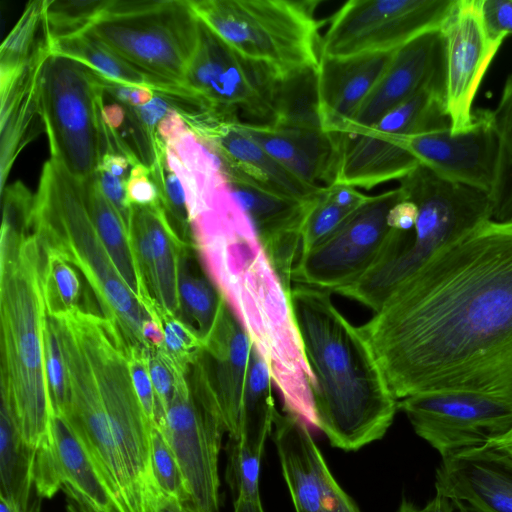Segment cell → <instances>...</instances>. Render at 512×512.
<instances>
[{
    "instance_id": "cell-17",
    "label": "cell",
    "mask_w": 512,
    "mask_h": 512,
    "mask_svg": "<svg viewBox=\"0 0 512 512\" xmlns=\"http://www.w3.org/2000/svg\"><path fill=\"white\" fill-rule=\"evenodd\" d=\"M444 93L452 134L473 123V101L499 47L487 38L476 0H457L442 25Z\"/></svg>"
},
{
    "instance_id": "cell-33",
    "label": "cell",
    "mask_w": 512,
    "mask_h": 512,
    "mask_svg": "<svg viewBox=\"0 0 512 512\" xmlns=\"http://www.w3.org/2000/svg\"><path fill=\"white\" fill-rule=\"evenodd\" d=\"M194 246L182 250L178 269L179 317L193 327L203 341L210 334L219 314L223 296L191 254Z\"/></svg>"
},
{
    "instance_id": "cell-57",
    "label": "cell",
    "mask_w": 512,
    "mask_h": 512,
    "mask_svg": "<svg viewBox=\"0 0 512 512\" xmlns=\"http://www.w3.org/2000/svg\"><path fill=\"white\" fill-rule=\"evenodd\" d=\"M41 511V497H39L35 490L26 506H19L3 497H0V512H40Z\"/></svg>"
},
{
    "instance_id": "cell-51",
    "label": "cell",
    "mask_w": 512,
    "mask_h": 512,
    "mask_svg": "<svg viewBox=\"0 0 512 512\" xmlns=\"http://www.w3.org/2000/svg\"><path fill=\"white\" fill-rule=\"evenodd\" d=\"M416 218V205L404 197L390 210L388 224L393 229L402 232H411L414 229Z\"/></svg>"
},
{
    "instance_id": "cell-15",
    "label": "cell",
    "mask_w": 512,
    "mask_h": 512,
    "mask_svg": "<svg viewBox=\"0 0 512 512\" xmlns=\"http://www.w3.org/2000/svg\"><path fill=\"white\" fill-rule=\"evenodd\" d=\"M89 362L127 482L131 512H146L153 483L151 426L135 392L128 357L117 346L94 351Z\"/></svg>"
},
{
    "instance_id": "cell-56",
    "label": "cell",
    "mask_w": 512,
    "mask_h": 512,
    "mask_svg": "<svg viewBox=\"0 0 512 512\" xmlns=\"http://www.w3.org/2000/svg\"><path fill=\"white\" fill-rule=\"evenodd\" d=\"M102 116L108 128L118 131L123 126L127 117L126 106L118 102L113 104H104Z\"/></svg>"
},
{
    "instance_id": "cell-47",
    "label": "cell",
    "mask_w": 512,
    "mask_h": 512,
    "mask_svg": "<svg viewBox=\"0 0 512 512\" xmlns=\"http://www.w3.org/2000/svg\"><path fill=\"white\" fill-rule=\"evenodd\" d=\"M128 363L132 383L142 408L150 421H155V396L148 366V349L128 346Z\"/></svg>"
},
{
    "instance_id": "cell-58",
    "label": "cell",
    "mask_w": 512,
    "mask_h": 512,
    "mask_svg": "<svg viewBox=\"0 0 512 512\" xmlns=\"http://www.w3.org/2000/svg\"><path fill=\"white\" fill-rule=\"evenodd\" d=\"M234 512H265L261 497L238 496L234 500Z\"/></svg>"
},
{
    "instance_id": "cell-20",
    "label": "cell",
    "mask_w": 512,
    "mask_h": 512,
    "mask_svg": "<svg viewBox=\"0 0 512 512\" xmlns=\"http://www.w3.org/2000/svg\"><path fill=\"white\" fill-rule=\"evenodd\" d=\"M70 382V405L64 415L79 435L113 494L119 512H131L124 472L110 432L93 370L81 344L63 345Z\"/></svg>"
},
{
    "instance_id": "cell-31",
    "label": "cell",
    "mask_w": 512,
    "mask_h": 512,
    "mask_svg": "<svg viewBox=\"0 0 512 512\" xmlns=\"http://www.w3.org/2000/svg\"><path fill=\"white\" fill-rule=\"evenodd\" d=\"M80 182L88 213L113 263L139 303L150 310L157 304L139 272L125 222L103 194L97 173Z\"/></svg>"
},
{
    "instance_id": "cell-18",
    "label": "cell",
    "mask_w": 512,
    "mask_h": 512,
    "mask_svg": "<svg viewBox=\"0 0 512 512\" xmlns=\"http://www.w3.org/2000/svg\"><path fill=\"white\" fill-rule=\"evenodd\" d=\"M404 146L439 177L490 193L499 155L492 110L474 111L472 126L464 132L434 128L407 137Z\"/></svg>"
},
{
    "instance_id": "cell-34",
    "label": "cell",
    "mask_w": 512,
    "mask_h": 512,
    "mask_svg": "<svg viewBox=\"0 0 512 512\" xmlns=\"http://www.w3.org/2000/svg\"><path fill=\"white\" fill-rule=\"evenodd\" d=\"M270 370L253 345L243 393L239 438L250 448L263 450L277 412Z\"/></svg>"
},
{
    "instance_id": "cell-6",
    "label": "cell",
    "mask_w": 512,
    "mask_h": 512,
    "mask_svg": "<svg viewBox=\"0 0 512 512\" xmlns=\"http://www.w3.org/2000/svg\"><path fill=\"white\" fill-rule=\"evenodd\" d=\"M32 230L85 277L102 309L128 346L146 348L143 324L151 316L118 272L84 202L81 182L60 163L47 160L41 171Z\"/></svg>"
},
{
    "instance_id": "cell-26",
    "label": "cell",
    "mask_w": 512,
    "mask_h": 512,
    "mask_svg": "<svg viewBox=\"0 0 512 512\" xmlns=\"http://www.w3.org/2000/svg\"><path fill=\"white\" fill-rule=\"evenodd\" d=\"M252 341L223 298L216 322L198 357L221 410L227 433L239 437L240 414Z\"/></svg>"
},
{
    "instance_id": "cell-41",
    "label": "cell",
    "mask_w": 512,
    "mask_h": 512,
    "mask_svg": "<svg viewBox=\"0 0 512 512\" xmlns=\"http://www.w3.org/2000/svg\"><path fill=\"white\" fill-rule=\"evenodd\" d=\"M151 470L153 482L160 491L193 508L179 461L155 423L151 426Z\"/></svg>"
},
{
    "instance_id": "cell-9",
    "label": "cell",
    "mask_w": 512,
    "mask_h": 512,
    "mask_svg": "<svg viewBox=\"0 0 512 512\" xmlns=\"http://www.w3.org/2000/svg\"><path fill=\"white\" fill-rule=\"evenodd\" d=\"M105 91L98 76L73 59L51 54L41 80L42 118L51 159L79 181L97 173L107 151L102 116Z\"/></svg>"
},
{
    "instance_id": "cell-37",
    "label": "cell",
    "mask_w": 512,
    "mask_h": 512,
    "mask_svg": "<svg viewBox=\"0 0 512 512\" xmlns=\"http://www.w3.org/2000/svg\"><path fill=\"white\" fill-rule=\"evenodd\" d=\"M158 190L159 204L172 229L186 245L193 246L191 219L183 183L166 161V148L159 145L149 168Z\"/></svg>"
},
{
    "instance_id": "cell-49",
    "label": "cell",
    "mask_w": 512,
    "mask_h": 512,
    "mask_svg": "<svg viewBox=\"0 0 512 512\" xmlns=\"http://www.w3.org/2000/svg\"><path fill=\"white\" fill-rule=\"evenodd\" d=\"M97 176L103 194L115 207L128 228L131 204L127 198L126 181L100 169L97 171Z\"/></svg>"
},
{
    "instance_id": "cell-19",
    "label": "cell",
    "mask_w": 512,
    "mask_h": 512,
    "mask_svg": "<svg viewBox=\"0 0 512 512\" xmlns=\"http://www.w3.org/2000/svg\"><path fill=\"white\" fill-rule=\"evenodd\" d=\"M272 439L295 512H361L342 489L299 416L276 412Z\"/></svg>"
},
{
    "instance_id": "cell-3",
    "label": "cell",
    "mask_w": 512,
    "mask_h": 512,
    "mask_svg": "<svg viewBox=\"0 0 512 512\" xmlns=\"http://www.w3.org/2000/svg\"><path fill=\"white\" fill-rule=\"evenodd\" d=\"M332 294L296 284L290 302L315 380L317 428L331 446L357 451L383 438L399 410V400L360 328L336 308Z\"/></svg>"
},
{
    "instance_id": "cell-24",
    "label": "cell",
    "mask_w": 512,
    "mask_h": 512,
    "mask_svg": "<svg viewBox=\"0 0 512 512\" xmlns=\"http://www.w3.org/2000/svg\"><path fill=\"white\" fill-rule=\"evenodd\" d=\"M51 54L50 39L45 34L31 58L23 66L0 73L1 191L6 187L8 175L22 150L39 134L45 132L41 80L44 65Z\"/></svg>"
},
{
    "instance_id": "cell-1",
    "label": "cell",
    "mask_w": 512,
    "mask_h": 512,
    "mask_svg": "<svg viewBox=\"0 0 512 512\" xmlns=\"http://www.w3.org/2000/svg\"><path fill=\"white\" fill-rule=\"evenodd\" d=\"M359 328L398 400L512 365V223L438 252Z\"/></svg>"
},
{
    "instance_id": "cell-55",
    "label": "cell",
    "mask_w": 512,
    "mask_h": 512,
    "mask_svg": "<svg viewBox=\"0 0 512 512\" xmlns=\"http://www.w3.org/2000/svg\"><path fill=\"white\" fill-rule=\"evenodd\" d=\"M130 167H132V164L127 157L116 153H105L100 161L98 170H105L127 181L131 170Z\"/></svg>"
},
{
    "instance_id": "cell-5",
    "label": "cell",
    "mask_w": 512,
    "mask_h": 512,
    "mask_svg": "<svg viewBox=\"0 0 512 512\" xmlns=\"http://www.w3.org/2000/svg\"><path fill=\"white\" fill-rule=\"evenodd\" d=\"M399 183L404 197L417 207L414 229H393L364 275L336 292L374 313L434 255L492 220L487 192L445 180L422 164Z\"/></svg>"
},
{
    "instance_id": "cell-27",
    "label": "cell",
    "mask_w": 512,
    "mask_h": 512,
    "mask_svg": "<svg viewBox=\"0 0 512 512\" xmlns=\"http://www.w3.org/2000/svg\"><path fill=\"white\" fill-rule=\"evenodd\" d=\"M393 53L320 56L316 92L318 117L323 130L345 133L361 104L385 72Z\"/></svg>"
},
{
    "instance_id": "cell-16",
    "label": "cell",
    "mask_w": 512,
    "mask_h": 512,
    "mask_svg": "<svg viewBox=\"0 0 512 512\" xmlns=\"http://www.w3.org/2000/svg\"><path fill=\"white\" fill-rule=\"evenodd\" d=\"M33 485L41 498L64 491L84 512H119L86 446L64 416L51 415L48 433L36 450Z\"/></svg>"
},
{
    "instance_id": "cell-61",
    "label": "cell",
    "mask_w": 512,
    "mask_h": 512,
    "mask_svg": "<svg viewBox=\"0 0 512 512\" xmlns=\"http://www.w3.org/2000/svg\"><path fill=\"white\" fill-rule=\"evenodd\" d=\"M67 512H84L75 503L69 502L67 505Z\"/></svg>"
},
{
    "instance_id": "cell-53",
    "label": "cell",
    "mask_w": 512,
    "mask_h": 512,
    "mask_svg": "<svg viewBox=\"0 0 512 512\" xmlns=\"http://www.w3.org/2000/svg\"><path fill=\"white\" fill-rule=\"evenodd\" d=\"M325 191L336 204L350 210H355L368 198L357 188L340 183L325 187Z\"/></svg>"
},
{
    "instance_id": "cell-4",
    "label": "cell",
    "mask_w": 512,
    "mask_h": 512,
    "mask_svg": "<svg viewBox=\"0 0 512 512\" xmlns=\"http://www.w3.org/2000/svg\"><path fill=\"white\" fill-rule=\"evenodd\" d=\"M42 271L43 250L33 230L2 224L1 399L35 450L48 433L52 415L44 368Z\"/></svg>"
},
{
    "instance_id": "cell-40",
    "label": "cell",
    "mask_w": 512,
    "mask_h": 512,
    "mask_svg": "<svg viewBox=\"0 0 512 512\" xmlns=\"http://www.w3.org/2000/svg\"><path fill=\"white\" fill-rule=\"evenodd\" d=\"M44 368L52 414L64 416L70 405L69 375L54 319L48 314L44 326Z\"/></svg>"
},
{
    "instance_id": "cell-38",
    "label": "cell",
    "mask_w": 512,
    "mask_h": 512,
    "mask_svg": "<svg viewBox=\"0 0 512 512\" xmlns=\"http://www.w3.org/2000/svg\"><path fill=\"white\" fill-rule=\"evenodd\" d=\"M110 0H45L44 26L50 41L87 32L105 13Z\"/></svg>"
},
{
    "instance_id": "cell-28",
    "label": "cell",
    "mask_w": 512,
    "mask_h": 512,
    "mask_svg": "<svg viewBox=\"0 0 512 512\" xmlns=\"http://www.w3.org/2000/svg\"><path fill=\"white\" fill-rule=\"evenodd\" d=\"M241 127L302 182L318 188L335 182L340 156L339 134L307 124Z\"/></svg>"
},
{
    "instance_id": "cell-12",
    "label": "cell",
    "mask_w": 512,
    "mask_h": 512,
    "mask_svg": "<svg viewBox=\"0 0 512 512\" xmlns=\"http://www.w3.org/2000/svg\"><path fill=\"white\" fill-rule=\"evenodd\" d=\"M156 425L179 461L193 509L219 512L218 459L227 428L198 360L178 378L164 419Z\"/></svg>"
},
{
    "instance_id": "cell-13",
    "label": "cell",
    "mask_w": 512,
    "mask_h": 512,
    "mask_svg": "<svg viewBox=\"0 0 512 512\" xmlns=\"http://www.w3.org/2000/svg\"><path fill=\"white\" fill-rule=\"evenodd\" d=\"M457 0H351L331 18L320 56L388 53L440 30Z\"/></svg>"
},
{
    "instance_id": "cell-42",
    "label": "cell",
    "mask_w": 512,
    "mask_h": 512,
    "mask_svg": "<svg viewBox=\"0 0 512 512\" xmlns=\"http://www.w3.org/2000/svg\"><path fill=\"white\" fill-rule=\"evenodd\" d=\"M164 340L158 350L174 369L188 375L191 367L197 361L204 347V341L199 333L180 317L162 314Z\"/></svg>"
},
{
    "instance_id": "cell-29",
    "label": "cell",
    "mask_w": 512,
    "mask_h": 512,
    "mask_svg": "<svg viewBox=\"0 0 512 512\" xmlns=\"http://www.w3.org/2000/svg\"><path fill=\"white\" fill-rule=\"evenodd\" d=\"M339 135L340 156L334 183L369 190L384 182L399 181L420 164L401 140L372 131Z\"/></svg>"
},
{
    "instance_id": "cell-7",
    "label": "cell",
    "mask_w": 512,
    "mask_h": 512,
    "mask_svg": "<svg viewBox=\"0 0 512 512\" xmlns=\"http://www.w3.org/2000/svg\"><path fill=\"white\" fill-rule=\"evenodd\" d=\"M198 19L241 56L284 79L320 59L315 1L189 0Z\"/></svg>"
},
{
    "instance_id": "cell-11",
    "label": "cell",
    "mask_w": 512,
    "mask_h": 512,
    "mask_svg": "<svg viewBox=\"0 0 512 512\" xmlns=\"http://www.w3.org/2000/svg\"><path fill=\"white\" fill-rule=\"evenodd\" d=\"M398 409L441 458L490 443L512 429V365L465 389L403 398Z\"/></svg>"
},
{
    "instance_id": "cell-8",
    "label": "cell",
    "mask_w": 512,
    "mask_h": 512,
    "mask_svg": "<svg viewBox=\"0 0 512 512\" xmlns=\"http://www.w3.org/2000/svg\"><path fill=\"white\" fill-rule=\"evenodd\" d=\"M87 32L141 70L183 85L200 21L189 0H110Z\"/></svg>"
},
{
    "instance_id": "cell-52",
    "label": "cell",
    "mask_w": 512,
    "mask_h": 512,
    "mask_svg": "<svg viewBox=\"0 0 512 512\" xmlns=\"http://www.w3.org/2000/svg\"><path fill=\"white\" fill-rule=\"evenodd\" d=\"M146 512H197L195 509L163 493L151 484L147 494Z\"/></svg>"
},
{
    "instance_id": "cell-14",
    "label": "cell",
    "mask_w": 512,
    "mask_h": 512,
    "mask_svg": "<svg viewBox=\"0 0 512 512\" xmlns=\"http://www.w3.org/2000/svg\"><path fill=\"white\" fill-rule=\"evenodd\" d=\"M404 198L400 187L368 196L325 240L300 254L292 282L336 293L371 267L391 227L390 210Z\"/></svg>"
},
{
    "instance_id": "cell-44",
    "label": "cell",
    "mask_w": 512,
    "mask_h": 512,
    "mask_svg": "<svg viewBox=\"0 0 512 512\" xmlns=\"http://www.w3.org/2000/svg\"><path fill=\"white\" fill-rule=\"evenodd\" d=\"M354 210L336 204L325 191V187L314 197L306 214L300 254H303L332 234Z\"/></svg>"
},
{
    "instance_id": "cell-10",
    "label": "cell",
    "mask_w": 512,
    "mask_h": 512,
    "mask_svg": "<svg viewBox=\"0 0 512 512\" xmlns=\"http://www.w3.org/2000/svg\"><path fill=\"white\" fill-rule=\"evenodd\" d=\"M284 80L267 66L235 52L200 21L198 45L183 86L216 120L244 127L277 125L282 117Z\"/></svg>"
},
{
    "instance_id": "cell-45",
    "label": "cell",
    "mask_w": 512,
    "mask_h": 512,
    "mask_svg": "<svg viewBox=\"0 0 512 512\" xmlns=\"http://www.w3.org/2000/svg\"><path fill=\"white\" fill-rule=\"evenodd\" d=\"M149 373L155 396V424L164 419L172 400L177 380L186 376L177 372L158 350H148Z\"/></svg>"
},
{
    "instance_id": "cell-46",
    "label": "cell",
    "mask_w": 512,
    "mask_h": 512,
    "mask_svg": "<svg viewBox=\"0 0 512 512\" xmlns=\"http://www.w3.org/2000/svg\"><path fill=\"white\" fill-rule=\"evenodd\" d=\"M476 5L488 40L500 48L512 34V0H476Z\"/></svg>"
},
{
    "instance_id": "cell-32",
    "label": "cell",
    "mask_w": 512,
    "mask_h": 512,
    "mask_svg": "<svg viewBox=\"0 0 512 512\" xmlns=\"http://www.w3.org/2000/svg\"><path fill=\"white\" fill-rule=\"evenodd\" d=\"M36 450L24 439L9 407L1 399L0 409V497L26 506L33 493Z\"/></svg>"
},
{
    "instance_id": "cell-25",
    "label": "cell",
    "mask_w": 512,
    "mask_h": 512,
    "mask_svg": "<svg viewBox=\"0 0 512 512\" xmlns=\"http://www.w3.org/2000/svg\"><path fill=\"white\" fill-rule=\"evenodd\" d=\"M128 232L143 282L162 314L180 315L178 269L186 245L160 204L131 205Z\"/></svg>"
},
{
    "instance_id": "cell-2",
    "label": "cell",
    "mask_w": 512,
    "mask_h": 512,
    "mask_svg": "<svg viewBox=\"0 0 512 512\" xmlns=\"http://www.w3.org/2000/svg\"><path fill=\"white\" fill-rule=\"evenodd\" d=\"M198 258L270 370L283 411L317 427L308 365L286 289L250 220L225 193L191 220Z\"/></svg>"
},
{
    "instance_id": "cell-39",
    "label": "cell",
    "mask_w": 512,
    "mask_h": 512,
    "mask_svg": "<svg viewBox=\"0 0 512 512\" xmlns=\"http://www.w3.org/2000/svg\"><path fill=\"white\" fill-rule=\"evenodd\" d=\"M45 0L30 1L0 47V73L23 66L44 38Z\"/></svg>"
},
{
    "instance_id": "cell-21",
    "label": "cell",
    "mask_w": 512,
    "mask_h": 512,
    "mask_svg": "<svg viewBox=\"0 0 512 512\" xmlns=\"http://www.w3.org/2000/svg\"><path fill=\"white\" fill-rule=\"evenodd\" d=\"M444 82V44L440 30L427 32L398 50L343 134H363L384 115L422 89Z\"/></svg>"
},
{
    "instance_id": "cell-59",
    "label": "cell",
    "mask_w": 512,
    "mask_h": 512,
    "mask_svg": "<svg viewBox=\"0 0 512 512\" xmlns=\"http://www.w3.org/2000/svg\"><path fill=\"white\" fill-rule=\"evenodd\" d=\"M487 444L498 447L512 458V429L502 437Z\"/></svg>"
},
{
    "instance_id": "cell-60",
    "label": "cell",
    "mask_w": 512,
    "mask_h": 512,
    "mask_svg": "<svg viewBox=\"0 0 512 512\" xmlns=\"http://www.w3.org/2000/svg\"><path fill=\"white\" fill-rule=\"evenodd\" d=\"M454 502H455L454 512H472L468 509V507L465 504L458 502V501H454Z\"/></svg>"
},
{
    "instance_id": "cell-54",
    "label": "cell",
    "mask_w": 512,
    "mask_h": 512,
    "mask_svg": "<svg viewBox=\"0 0 512 512\" xmlns=\"http://www.w3.org/2000/svg\"><path fill=\"white\" fill-rule=\"evenodd\" d=\"M454 510L455 502L451 498L436 492L434 497L422 508L403 497L396 512H454Z\"/></svg>"
},
{
    "instance_id": "cell-48",
    "label": "cell",
    "mask_w": 512,
    "mask_h": 512,
    "mask_svg": "<svg viewBox=\"0 0 512 512\" xmlns=\"http://www.w3.org/2000/svg\"><path fill=\"white\" fill-rule=\"evenodd\" d=\"M126 193L130 204L154 205L159 203L158 190L150 169L142 163L131 167L126 181Z\"/></svg>"
},
{
    "instance_id": "cell-22",
    "label": "cell",
    "mask_w": 512,
    "mask_h": 512,
    "mask_svg": "<svg viewBox=\"0 0 512 512\" xmlns=\"http://www.w3.org/2000/svg\"><path fill=\"white\" fill-rule=\"evenodd\" d=\"M232 196L250 220L274 269L291 292V274L300 255L302 227L312 200L264 189L236 175H226Z\"/></svg>"
},
{
    "instance_id": "cell-43",
    "label": "cell",
    "mask_w": 512,
    "mask_h": 512,
    "mask_svg": "<svg viewBox=\"0 0 512 512\" xmlns=\"http://www.w3.org/2000/svg\"><path fill=\"white\" fill-rule=\"evenodd\" d=\"M226 481L234 497H260V469L263 450L250 448L239 437L229 436L226 447Z\"/></svg>"
},
{
    "instance_id": "cell-35",
    "label": "cell",
    "mask_w": 512,
    "mask_h": 512,
    "mask_svg": "<svg viewBox=\"0 0 512 512\" xmlns=\"http://www.w3.org/2000/svg\"><path fill=\"white\" fill-rule=\"evenodd\" d=\"M492 116L499 140L496 175L489 193L492 220L512 223V73L505 81Z\"/></svg>"
},
{
    "instance_id": "cell-50",
    "label": "cell",
    "mask_w": 512,
    "mask_h": 512,
    "mask_svg": "<svg viewBox=\"0 0 512 512\" xmlns=\"http://www.w3.org/2000/svg\"><path fill=\"white\" fill-rule=\"evenodd\" d=\"M98 78L106 94L111 95L116 102L128 107L134 108L144 105L156 94V92L150 88L123 85L108 81L99 76Z\"/></svg>"
},
{
    "instance_id": "cell-36",
    "label": "cell",
    "mask_w": 512,
    "mask_h": 512,
    "mask_svg": "<svg viewBox=\"0 0 512 512\" xmlns=\"http://www.w3.org/2000/svg\"><path fill=\"white\" fill-rule=\"evenodd\" d=\"M42 247V287L47 314L58 317L80 309L81 282L76 267L57 251Z\"/></svg>"
},
{
    "instance_id": "cell-23",
    "label": "cell",
    "mask_w": 512,
    "mask_h": 512,
    "mask_svg": "<svg viewBox=\"0 0 512 512\" xmlns=\"http://www.w3.org/2000/svg\"><path fill=\"white\" fill-rule=\"evenodd\" d=\"M435 490L472 512H512V458L492 444L441 458Z\"/></svg>"
},
{
    "instance_id": "cell-30",
    "label": "cell",
    "mask_w": 512,
    "mask_h": 512,
    "mask_svg": "<svg viewBox=\"0 0 512 512\" xmlns=\"http://www.w3.org/2000/svg\"><path fill=\"white\" fill-rule=\"evenodd\" d=\"M50 43L53 54L78 61L103 79L123 85L150 88L156 93L189 100L203 107L198 98L183 85L141 70L88 32Z\"/></svg>"
}]
</instances>
